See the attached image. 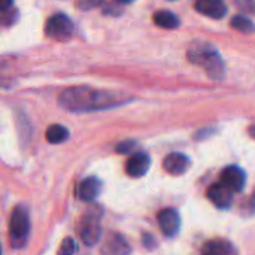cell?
<instances>
[{"label":"cell","instance_id":"obj_1","mask_svg":"<svg viewBox=\"0 0 255 255\" xmlns=\"http://www.w3.org/2000/svg\"><path fill=\"white\" fill-rule=\"evenodd\" d=\"M58 102L64 109L72 112L97 111V109L112 108L121 103L120 96L109 91L94 90L90 87L67 88L66 91L61 93Z\"/></svg>","mask_w":255,"mask_h":255},{"label":"cell","instance_id":"obj_2","mask_svg":"<svg viewBox=\"0 0 255 255\" xmlns=\"http://www.w3.org/2000/svg\"><path fill=\"white\" fill-rule=\"evenodd\" d=\"M188 57L193 63L205 67L211 78H215V79L223 78V72H224L223 60L220 54L211 45H200V43L194 45L190 49Z\"/></svg>","mask_w":255,"mask_h":255},{"label":"cell","instance_id":"obj_3","mask_svg":"<svg viewBox=\"0 0 255 255\" xmlns=\"http://www.w3.org/2000/svg\"><path fill=\"white\" fill-rule=\"evenodd\" d=\"M28 233H30L28 214L24 208L18 206L12 212L10 221H9V239H10L12 247H15V248L24 247L27 242Z\"/></svg>","mask_w":255,"mask_h":255},{"label":"cell","instance_id":"obj_4","mask_svg":"<svg viewBox=\"0 0 255 255\" xmlns=\"http://www.w3.org/2000/svg\"><path fill=\"white\" fill-rule=\"evenodd\" d=\"M72 31H73V22L64 13L52 15L45 24V34L55 40H64L70 37Z\"/></svg>","mask_w":255,"mask_h":255},{"label":"cell","instance_id":"obj_5","mask_svg":"<svg viewBox=\"0 0 255 255\" xmlns=\"http://www.w3.org/2000/svg\"><path fill=\"white\" fill-rule=\"evenodd\" d=\"M79 236L82 242L88 247L96 245L102 238V224L100 218L96 214H87L79 224Z\"/></svg>","mask_w":255,"mask_h":255},{"label":"cell","instance_id":"obj_6","mask_svg":"<svg viewBox=\"0 0 255 255\" xmlns=\"http://www.w3.org/2000/svg\"><path fill=\"white\" fill-rule=\"evenodd\" d=\"M247 175L238 166L226 167L221 173V184L226 185L232 193H241L245 187Z\"/></svg>","mask_w":255,"mask_h":255},{"label":"cell","instance_id":"obj_7","mask_svg":"<svg viewBox=\"0 0 255 255\" xmlns=\"http://www.w3.org/2000/svg\"><path fill=\"white\" fill-rule=\"evenodd\" d=\"M149 166H151L149 155L145 154V152H136V154H133L127 160V163H126V172L131 178H140V176H143L148 172Z\"/></svg>","mask_w":255,"mask_h":255},{"label":"cell","instance_id":"obj_8","mask_svg":"<svg viewBox=\"0 0 255 255\" xmlns=\"http://www.w3.org/2000/svg\"><path fill=\"white\" fill-rule=\"evenodd\" d=\"M158 226L167 238L175 236L181 227V220L178 212L173 209H163L158 214Z\"/></svg>","mask_w":255,"mask_h":255},{"label":"cell","instance_id":"obj_9","mask_svg":"<svg viewBox=\"0 0 255 255\" xmlns=\"http://www.w3.org/2000/svg\"><path fill=\"white\" fill-rule=\"evenodd\" d=\"M196 9L209 18L221 19L227 13V6L224 0H196Z\"/></svg>","mask_w":255,"mask_h":255},{"label":"cell","instance_id":"obj_10","mask_svg":"<svg viewBox=\"0 0 255 255\" xmlns=\"http://www.w3.org/2000/svg\"><path fill=\"white\" fill-rule=\"evenodd\" d=\"M163 167L167 173L170 175H182L188 170L190 167V160L187 155L179 154V152H173L169 154L164 161H163Z\"/></svg>","mask_w":255,"mask_h":255},{"label":"cell","instance_id":"obj_11","mask_svg":"<svg viewBox=\"0 0 255 255\" xmlns=\"http://www.w3.org/2000/svg\"><path fill=\"white\" fill-rule=\"evenodd\" d=\"M208 197H209V200H211L215 206H218V208H221V209L229 208V206L232 205V202H233V193H232L226 185H223L221 182H220V184H215V185H212V187L209 188Z\"/></svg>","mask_w":255,"mask_h":255},{"label":"cell","instance_id":"obj_12","mask_svg":"<svg viewBox=\"0 0 255 255\" xmlns=\"http://www.w3.org/2000/svg\"><path fill=\"white\" fill-rule=\"evenodd\" d=\"M102 191V182L96 176L85 178L78 187V196L84 202H93L99 197Z\"/></svg>","mask_w":255,"mask_h":255},{"label":"cell","instance_id":"obj_13","mask_svg":"<svg viewBox=\"0 0 255 255\" xmlns=\"http://www.w3.org/2000/svg\"><path fill=\"white\" fill-rule=\"evenodd\" d=\"M202 255H236V250L229 241L215 239L206 242L202 250Z\"/></svg>","mask_w":255,"mask_h":255},{"label":"cell","instance_id":"obj_14","mask_svg":"<svg viewBox=\"0 0 255 255\" xmlns=\"http://www.w3.org/2000/svg\"><path fill=\"white\" fill-rule=\"evenodd\" d=\"M106 251L109 255H128L130 254V245L127 244V241L120 236V235H114L108 245H106Z\"/></svg>","mask_w":255,"mask_h":255},{"label":"cell","instance_id":"obj_15","mask_svg":"<svg viewBox=\"0 0 255 255\" xmlns=\"http://www.w3.org/2000/svg\"><path fill=\"white\" fill-rule=\"evenodd\" d=\"M154 22L161 28H176L179 25V18L170 10H158L154 13Z\"/></svg>","mask_w":255,"mask_h":255},{"label":"cell","instance_id":"obj_16","mask_svg":"<svg viewBox=\"0 0 255 255\" xmlns=\"http://www.w3.org/2000/svg\"><path fill=\"white\" fill-rule=\"evenodd\" d=\"M69 139V130L60 124H54L46 130V140L51 143H63Z\"/></svg>","mask_w":255,"mask_h":255},{"label":"cell","instance_id":"obj_17","mask_svg":"<svg viewBox=\"0 0 255 255\" xmlns=\"http://www.w3.org/2000/svg\"><path fill=\"white\" fill-rule=\"evenodd\" d=\"M232 27L236 28L238 31H242V33H253L255 30L254 22L242 15H236L233 16L232 19Z\"/></svg>","mask_w":255,"mask_h":255},{"label":"cell","instance_id":"obj_18","mask_svg":"<svg viewBox=\"0 0 255 255\" xmlns=\"http://www.w3.org/2000/svg\"><path fill=\"white\" fill-rule=\"evenodd\" d=\"M76 253V244L72 238H66L58 250V255H73Z\"/></svg>","mask_w":255,"mask_h":255},{"label":"cell","instance_id":"obj_19","mask_svg":"<svg viewBox=\"0 0 255 255\" xmlns=\"http://www.w3.org/2000/svg\"><path fill=\"white\" fill-rule=\"evenodd\" d=\"M133 145H134L133 142L121 143V145H118V146H117V151H118V152H127V151H130V149H131V146H133Z\"/></svg>","mask_w":255,"mask_h":255},{"label":"cell","instance_id":"obj_20","mask_svg":"<svg viewBox=\"0 0 255 255\" xmlns=\"http://www.w3.org/2000/svg\"><path fill=\"white\" fill-rule=\"evenodd\" d=\"M100 3L102 0H82L84 7H94V6H99Z\"/></svg>","mask_w":255,"mask_h":255},{"label":"cell","instance_id":"obj_21","mask_svg":"<svg viewBox=\"0 0 255 255\" xmlns=\"http://www.w3.org/2000/svg\"><path fill=\"white\" fill-rule=\"evenodd\" d=\"M12 6V0H0V10H7Z\"/></svg>","mask_w":255,"mask_h":255},{"label":"cell","instance_id":"obj_22","mask_svg":"<svg viewBox=\"0 0 255 255\" xmlns=\"http://www.w3.org/2000/svg\"><path fill=\"white\" fill-rule=\"evenodd\" d=\"M250 134H251V136L255 139V126H253V127L250 128Z\"/></svg>","mask_w":255,"mask_h":255},{"label":"cell","instance_id":"obj_23","mask_svg":"<svg viewBox=\"0 0 255 255\" xmlns=\"http://www.w3.org/2000/svg\"><path fill=\"white\" fill-rule=\"evenodd\" d=\"M117 1H120V3H131L133 0H117Z\"/></svg>","mask_w":255,"mask_h":255},{"label":"cell","instance_id":"obj_24","mask_svg":"<svg viewBox=\"0 0 255 255\" xmlns=\"http://www.w3.org/2000/svg\"><path fill=\"white\" fill-rule=\"evenodd\" d=\"M0 255H1V248H0Z\"/></svg>","mask_w":255,"mask_h":255}]
</instances>
